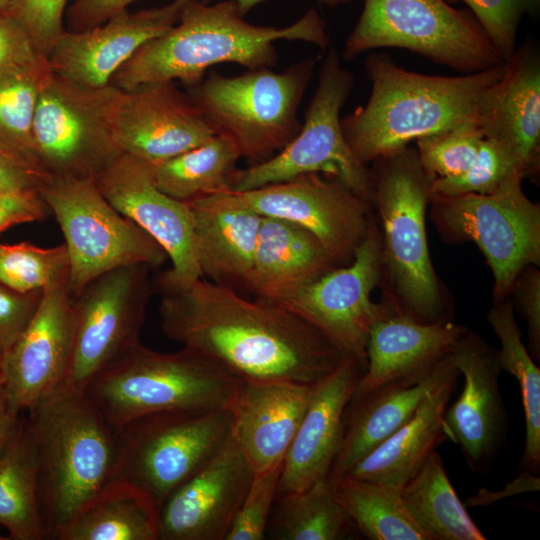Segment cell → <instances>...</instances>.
Here are the masks:
<instances>
[{"label": "cell", "instance_id": "obj_25", "mask_svg": "<svg viewBox=\"0 0 540 540\" xmlns=\"http://www.w3.org/2000/svg\"><path fill=\"white\" fill-rule=\"evenodd\" d=\"M478 124L485 137L505 144L524 176H535L540 164V56L531 42L505 61L498 81L485 91Z\"/></svg>", "mask_w": 540, "mask_h": 540}, {"label": "cell", "instance_id": "obj_26", "mask_svg": "<svg viewBox=\"0 0 540 540\" xmlns=\"http://www.w3.org/2000/svg\"><path fill=\"white\" fill-rule=\"evenodd\" d=\"M316 384L244 382L229 406L231 435L253 473L283 464Z\"/></svg>", "mask_w": 540, "mask_h": 540}, {"label": "cell", "instance_id": "obj_38", "mask_svg": "<svg viewBox=\"0 0 540 540\" xmlns=\"http://www.w3.org/2000/svg\"><path fill=\"white\" fill-rule=\"evenodd\" d=\"M51 72L43 56L0 71V143L45 172L35 151L33 122L41 89Z\"/></svg>", "mask_w": 540, "mask_h": 540}, {"label": "cell", "instance_id": "obj_14", "mask_svg": "<svg viewBox=\"0 0 540 540\" xmlns=\"http://www.w3.org/2000/svg\"><path fill=\"white\" fill-rule=\"evenodd\" d=\"M150 269L146 264L115 268L72 296L74 348L65 385L83 392L99 371L141 342L153 293Z\"/></svg>", "mask_w": 540, "mask_h": 540}, {"label": "cell", "instance_id": "obj_21", "mask_svg": "<svg viewBox=\"0 0 540 540\" xmlns=\"http://www.w3.org/2000/svg\"><path fill=\"white\" fill-rule=\"evenodd\" d=\"M181 5L173 0L161 7L127 9L91 29H65L47 58L50 68L82 86H107L142 45L176 24Z\"/></svg>", "mask_w": 540, "mask_h": 540}, {"label": "cell", "instance_id": "obj_20", "mask_svg": "<svg viewBox=\"0 0 540 540\" xmlns=\"http://www.w3.org/2000/svg\"><path fill=\"white\" fill-rule=\"evenodd\" d=\"M253 475L230 435L161 504L159 540H226Z\"/></svg>", "mask_w": 540, "mask_h": 540}, {"label": "cell", "instance_id": "obj_55", "mask_svg": "<svg viewBox=\"0 0 540 540\" xmlns=\"http://www.w3.org/2000/svg\"><path fill=\"white\" fill-rule=\"evenodd\" d=\"M4 391L3 353L0 351V395Z\"/></svg>", "mask_w": 540, "mask_h": 540}, {"label": "cell", "instance_id": "obj_49", "mask_svg": "<svg viewBox=\"0 0 540 540\" xmlns=\"http://www.w3.org/2000/svg\"><path fill=\"white\" fill-rule=\"evenodd\" d=\"M50 177L0 143V192L38 190Z\"/></svg>", "mask_w": 540, "mask_h": 540}, {"label": "cell", "instance_id": "obj_39", "mask_svg": "<svg viewBox=\"0 0 540 540\" xmlns=\"http://www.w3.org/2000/svg\"><path fill=\"white\" fill-rule=\"evenodd\" d=\"M69 277L65 244L39 247L29 242L0 243V284L18 292L43 291Z\"/></svg>", "mask_w": 540, "mask_h": 540}, {"label": "cell", "instance_id": "obj_45", "mask_svg": "<svg viewBox=\"0 0 540 540\" xmlns=\"http://www.w3.org/2000/svg\"><path fill=\"white\" fill-rule=\"evenodd\" d=\"M43 291L18 292L0 284V351L4 354L35 314Z\"/></svg>", "mask_w": 540, "mask_h": 540}, {"label": "cell", "instance_id": "obj_53", "mask_svg": "<svg viewBox=\"0 0 540 540\" xmlns=\"http://www.w3.org/2000/svg\"><path fill=\"white\" fill-rule=\"evenodd\" d=\"M179 3L183 4L188 1H199L202 3H209L211 0H177ZM266 0H235L238 12L241 16L245 17L255 6L264 2Z\"/></svg>", "mask_w": 540, "mask_h": 540}, {"label": "cell", "instance_id": "obj_9", "mask_svg": "<svg viewBox=\"0 0 540 540\" xmlns=\"http://www.w3.org/2000/svg\"><path fill=\"white\" fill-rule=\"evenodd\" d=\"M39 193L65 238L72 296L115 268H156L168 259L154 238L104 198L94 178L50 175Z\"/></svg>", "mask_w": 540, "mask_h": 540}, {"label": "cell", "instance_id": "obj_16", "mask_svg": "<svg viewBox=\"0 0 540 540\" xmlns=\"http://www.w3.org/2000/svg\"><path fill=\"white\" fill-rule=\"evenodd\" d=\"M228 192L261 216L287 220L311 232L338 266L351 262L372 221L369 201L321 173Z\"/></svg>", "mask_w": 540, "mask_h": 540}, {"label": "cell", "instance_id": "obj_24", "mask_svg": "<svg viewBox=\"0 0 540 540\" xmlns=\"http://www.w3.org/2000/svg\"><path fill=\"white\" fill-rule=\"evenodd\" d=\"M466 331L446 319L424 323L393 310L369 331L366 369L352 397L391 382H423Z\"/></svg>", "mask_w": 540, "mask_h": 540}, {"label": "cell", "instance_id": "obj_40", "mask_svg": "<svg viewBox=\"0 0 540 540\" xmlns=\"http://www.w3.org/2000/svg\"><path fill=\"white\" fill-rule=\"evenodd\" d=\"M515 174H523L510 149L499 140L484 137L473 164L462 174L434 178L431 197L490 194Z\"/></svg>", "mask_w": 540, "mask_h": 540}, {"label": "cell", "instance_id": "obj_44", "mask_svg": "<svg viewBox=\"0 0 540 540\" xmlns=\"http://www.w3.org/2000/svg\"><path fill=\"white\" fill-rule=\"evenodd\" d=\"M67 0H9L2 8L29 34L37 52L48 58L65 31Z\"/></svg>", "mask_w": 540, "mask_h": 540}, {"label": "cell", "instance_id": "obj_27", "mask_svg": "<svg viewBox=\"0 0 540 540\" xmlns=\"http://www.w3.org/2000/svg\"><path fill=\"white\" fill-rule=\"evenodd\" d=\"M460 375L449 352L436 365L430 388L413 415L345 475L401 489L448 439L443 418Z\"/></svg>", "mask_w": 540, "mask_h": 540}, {"label": "cell", "instance_id": "obj_35", "mask_svg": "<svg viewBox=\"0 0 540 540\" xmlns=\"http://www.w3.org/2000/svg\"><path fill=\"white\" fill-rule=\"evenodd\" d=\"M336 500L371 540H429L406 510L400 489L343 475L331 479Z\"/></svg>", "mask_w": 540, "mask_h": 540}, {"label": "cell", "instance_id": "obj_34", "mask_svg": "<svg viewBox=\"0 0 540 540\" xmlns=\"http://www.w3.org/2000/svg\"><path fill=\"white\" fill-rule=\"evenodd\" d=\"M241 154L227 135L217 133L205 143L150 165L154 184L168 196L187 202L230 189Z\"/></svg>", "mask_w": 540, "mask_h": 540}, {"label": "cell", "instance_id": "obj_3", "mask_svg": "<svg viewBox=\"0 0 540 540\" xmlns=\"http://www.w3.org/2000/svg\"><path fill=\"white\" fill-rule=\"evenodd\" d=\"M371 94L364 106L341 118L346 141L366 165L418 138L465 123H478L482 97L500 79L505 61L460 76L404 69L381 53L365 59Z\"/></svg>", "mask_w": 540, "mask_h": 540}, {"label": "cell", "instance_id": "obj_50", "mask_svg": "<svg viewBox=\"0 0 540 540\" xmlns=\"http://www.w3.org/2000/svg\"><path fill=\"white\" fill-rule=\"evenodd\" d=\"M135 1L75 0L67 11V30L79 32L99 26Z\"/></svg>", "mask_w": 540, "mask_h": 540}, {"label": "cell", "instance_id": "obj_32", "mask_svg": "<svg viewBox=\"0 0 540 540\" xmlns=\"http://www.w3.org/2000/svg\"><path fill=\"white\" fill-rule=\"evenodd\" d=\"M0 525L12 540L48 539L38 460L25 418L0 455Z\"/></svg>", "mask_w": 540, "mask_h": 540}, {"label": "cell", "instance_id": "obj_17", "mask_svg": "<svg viewBox=\"0 0 540 540\" xmlns=\"http://www.w3.org/2000/svg\"><path fill=\"white\" fill-rule=\"evenodd\" d=\"M94 181L117 211L146 231L167 253L172 266L156 278L172 285H186L202 277L190 209L186 202L157 188L149 164L120 154Z\"/></svg>", "mask_w": 540, "mask_h": 540}, {"label": "cell", "instance_id": "obj_19", "mask_svg": "<svg viewBox=\"0 0 540 540\" xmlns=\"http://www.w3.org/2000/svg\"><path fill=\"white\" fill-rule=\"evenodd\" d=\"M217 132L174 81H157L122 90L114 120L121 154L155 165L190 149Z\"/></svg>", "mask_w": 540, "mask_h": 540}, {"label": "cell", "instance_id": "obj_7", "mask_svg": "<svg viewBox=\"0 0 540 540\" xmlns=\"http://www.w3.org/2000/svg\"><path fill=\"white\" fill-rule=\"evenodd\" d=\"M314 67L315 60L307 58L282 72L267 67L230 77L211 72L187 93L251 166L273 157L299 133L298 107Z\"/></svg>", "mask_w": 540, "mask_h": 540}, {"label": "cell", "instance_id": "obj_43", "mask_svg": "<svg viewBox=\"0 0 540 540\" xmlns=\"http://www.w3.org/2000/svg\"><path fill=\"white\" fill-rule=\"evenodd\" d=\"M282 467L283 464L253 475L226 540H261L265 538Z\"/></svg>", "mask_w": 540, "mask_h": 540}, {"label": "cell", "instance_id": "obj_48", "mask_svg": "<svg viewBox=\"0 0 540 540\" xmlns=\"http://www.w3.org/2000/svg\"><path fill=\"white\" fill-rule=\"evenodd\" d=\"M48 207L38 190L0 192V233L45 218Z\"/></svg>", "mask_w": 540, "mask_h": 540}, {"label": "cell", "instance_id": "obj_36", "mask_svg": "<svg viewBox=\"0 0 540 540\" xmlns=\"http://www.w3.org/2000/svg\"><path fill=\"white\" fill-rule=\"evenodd\" d=\"M352 527L324 477L301 491L276 495L267 532L276 540H337Z\"/></svg>", "mask_w": 540, "mask_h": 540}, {"label": "cell", "instance_id": "obj_54", "mask_svg": "<svg viewBox=\"0 0 540 540\" xmlns=\"http://www.w3.org/2000/svg\"><path fill=\"white\" fill-rule=\"evenodd\" d=\"M321 4L328 7H337L341 4L350 2L351 0H318Z\"/></svg>", "mask_w": 540, "mask_h": 540}, {"label": "cell", "instance_id": "obj_23", "mask_svg": "<svg viewBox=\"0 0 540 540\" xmlns=\"http://www.w3.org/2000/svg\"><path fill=\"white\" fill-rule=\"evenodd\" d=\"M364 371L357 359L346 356L317 382L284 458L277 495L301 491L328 477L341 443L345 409Z\"/></svg>", "mask_w": 540, "mask_h": 540}, {"label": "cell", "instance_id": "obj_47", "mask_svg": "<svg viewBox=\"0 0 540 540\" xmlns=\"http://www.w3.org/2000/svg\"><path fill=\"white\" fill-rule=\"evenodd\" d=\"M40 56L24 27L0 9V71L29 64Z\"/></svg>", "mask_w": 540, "mask_h": 540}, {"label": "cell", "instance_id": "obj_42", "mask_svg": "<svg viewBox=\"0 0 540 540\" xmlns=\"http://www.w3.org/2000/svg\"><path fill=\"white\" fill-rule=\"evenodd\" d=\"M464 2L475 16L490 42L506 61L515 52L517 32L525 15L536 16L540 0H446Z\"/></svg>", "mask_w": 540, "mask_h": 540}, {"label": "cell", "instance_id": "obj_5", "mask_svg": "<svg viewBox=\"0 0 540 540\" xmlns=\"http://www.w3.org/2000/svg\"><path fill=\"white\" fill-rule=\"evenodd\" d=\"M244 382L192 348L162 353L140 342L91 378L83 392L117 429L154 413L228 409Z\"/></svg>", "mask_w": 540, "mask_h": 540}, {"label": "cell", "instance_id": "obj_12", "mask_svg": "<svg viewBox=\"0 0 540 540\" xmlns=\"http://www.w3.org/2000/svg\"><path fill=\"white\" fill-rule=\"evenodd\" d=\"M520 174L490 194L431 197L439 231L454 241H472L493 277L497 301L508 297L521 271L540 263V207L525 195Z\"/></svg>", "mask_w": 540, "mask_h": 540}, {"label": "cell", "instance_id": "obj_30", "mask_svg": "<svg viewBox=\"0 0 540 540\" xmlns=\"http://www.w3.org/2000/svg\"><path fill=\"white\" fill-rule=\"evenodd\" d=\"M434 370L419 384L391 382L351 398L329 478L347 474L413 415L430 388Z\"/></svg>", "mask_w": 540, "mask_h": 540}, {"label": "cell", "instance_id": "obj_18", "mask_svg": "<svg viewBox=\"0 0 540 540\" xmlns=\"http://www.w3.org/2000/svg\"><path fill=\"white\" fill-rule=\"evenodd\" d=\"M74 331L73 297L66 279L43 290L32 319L3 354L4 392L23 413L65 384Z\"/></svg>", "mask_w": 540, "mask_h": 540}, {"label": "cell", "instance_id": "obj_22", "mask_svg": "<svg viewBox=\"0 0 540 540\" xmlns=\"http://www.w3.org/2000/svg\"><path fill=\"white\" fill-rule=\"evenodd\" d=\"M450 356L464 376V386L444 413L446 434L448 440L460 446L472 469L487 471L505 426L496 352L480 337L466 331L451 348Z\"/></svg>", "mask_w": 540, "mask_h": 540}, {"label": "cell", "instance_id": "obj_28", "mask_svg": "<svg viewBox=\"0 0 540 540\" xmlns=\"http://www.w3.org/2000/svg\"><path fill=\"white\" fill-rule=\"evenodd\" d=\"M201 276L238 290L252 268L262 216L228 190L187 201Z\"/></svg>", "mask_w": 540, "mask_h": 540}, {"label": "cell", "instance_id": "obj_46", "mask_svg": "<svg viewBox=\"0 0 540 540\" xmlns=\"http://www.w3.org/2000/svg\"><path fill=\"white\" fill-rule=\"evenodd\" d=\"M512 292L515 293L517 307L527 322L531 356L539 360L540 272L535 265H529L521 271L514 283Z\"/></svg>", "mask_w": 540, "mask_h": 540}, {"label": "cell", "instance_id": "obj_29", "mask_svg": "<svg viewBox=\"0 0 540 540\" xmlns=\"http://www.w3.org/2000/svg\"><path fill=\"white\" fill-rule=\"evenodd\" d=\"M335 267L311 232L287 220L262 216L246 289L256 300L282 306Z\"/></svg>", "mask_w": 540, "mask_h": 540}, {"label": "cell", "instance_id": "obj_33", "mask_svg": "<svg viewBox=\"0 0 540 540\" xmlns=\"http://www.w3.org/2000/svg\"><path fill=\"white\" fill-rule=\"evenodd\" d=\"M403 504L429 540H484L433 451L400 489Z\"/></svg>", "mask_w": 540, "mask_h": 540}, {"label": "cell", "instance_id": "obj_4", "mask_svg": "<svg viewBox=\"0 0 540 540\" xmlns=\"http://www.w3.org/2000/svg\"><path fill=\"white\" fill-rule=\"evenodd\" d=\"M26 413L51 539L115 479L117 432L84 392L65 384Z\"/></svg>", "mask_w": 540, "mask_h": 540}, {"label": "cell", "instance_id": "obj_41", "mask_svg": "<svg viewBox=\"0 0 540 540\" xmlns=\"http://www.w3.org/2000/svg\"><path fill=\"white\" fill-rule=\"evenodd\" d=\"M484 137L475 122L420 137L416 140L419 161L435 178L460 175L475 161Z\"/></svg>", "mask_w": 540, "mask_h": 540}, {"label": "cell", "instance_id": "obj_2", "mask_svg": "<svg viewBox=\"0 0 540 540\" xmlns=\"http://www.w3.org/2000/svg\"><path fill=\"white\" fill-rule=\"evenodd\" d=\"M278 40L304 41L321 49L329 45L325 23L314 8L291 25L276 27L247 22L235 0L188 1L181 5L176 24L142 45L109 84L130 90L148 82L178 80L191 87L220 63L248 70L272 68L278 60Z\"/></svg>", "mask_w": 540, "mask_h": 540}, {"label": "cell", "instance_id": "obj_10", "mask_svg": "<svg viewBox=\"0 0 540 540\" xmlns=\"http://www.w3.org/2000/svg\"><path fill=\"white\" fill-rule=\"evenodd\" d=\"M353 87V74L342 66L340 54L331 47L299 133L270 159L237 169L229 190L247 191L315 172L340 181L372 203L371 172L356 157L341 127L340 111Z\"/></svg>", "mask_w": 540, "mask_h": 540}, {"label": "cell", "instance_id": "obj_51", "mask_svg": "<svg viewBox=\"0 0 540 540\" xmlns=\"http://www.w3.org/2000/svg\"><path fill=\"white\" fill-rule=\"evenodd\" d=\"M22 413L8 400L3 391L0 395V455L16 434L23 419Z\"/></svg>", "mask_w": 540, "mask_h": 540}, {"label": "cell", "instance_id": "obj_15", "mask_svg": "<svg viewBox=\"0 0 540 540\" xmlns=\"http://www.w3.org/2000/svg\"><path fill=\"white\" fill-rule=\"evenodd\" d=\"M382 267L381 235L372 220L350 263L329 270L280 307L311 324L366 369L371 327L398 309L371 299Z\"/></svg>", "mask_w": 540, "mask_h": 540}, {"label": "cell", "instance_id": "obj_6", "mask_svg": "<svg viewBox=\"0 0 540 540\" xmlns=\"http://www.w3.org/2000/svg\"><path fill=\"white\" fill-rule=\"evenodd\" d=\"M374 162L372 202L383 226V266L403 306L401 312L424 323L444 320L425 227L435 177L422 167L417 150L409 145Z\"/></svg>", "mask_w": 540, "mask_h": 540}, {"label": "cell", "instance_id": "obj_11", "mask_svg": "<svg viewBox=\"0 0 540 540\" xmlns=\"http://www.w3.org/2000/svg\"><path fill=\"white\" fill-rule=\"evenodd\" d=\"M231 428L229 409L160 412L131 420L116 429L115 479L134 485L160 509L223 446Z\"/></svg>", "mask_w": 540, "mask_h": 540}, {"label": "cell", "instance_id": "obj_37", "mask_svg": "<svg viewBox=\"0 0 540 540\" xmlns=\"http://www.w3.org/2000/svg\"><path fill=\"white\" fill-rule=\"evenodd\" d=\"M487 321L500 340L496 352L500 369L513 375L520 387L526 430L521 462L526 471L536 474L540 468V369L521 340L508 298L495 303Z\"/></svg>", "mask_w": 540, "mask_h": 540}, {"label": "cell", "instance_id": "obj_31", "mask_svg": "<svg viewBox=\"0 0 540 540\" xmlns=\"http://www.w3.org/2000/svg\"><path fill=\"white\" fill-rule=\"evenodd\" d=\"M51 539L159 540V507L134 485L115 479Z\"/></svg>", "mask_w": 540, "mask_h": 540}, {"label": "cell", "instance_id": "obj_8", "mask_svg": "<svg viewBox=\"0 0 540 540\" xmlns=\"http://www.w3.org/2000/svg\"><path fill=\"white\" fill-rule=\"evenodd\" d=\"M396 47L469 74L495 67L500 57L470 10L446 0H365L341 57Z\"/></svg>", "mask_w": 540, "mask_h": 540}, {"label": "cell", "instance_id": "obj_52", "mask_svg": "<svg viewBox=\"0 0 540 540\" xmlns=\"http://www.w3.org/2000/svg\"><path fill=\"white\" fill-rule=\"evenodd\" d=\"M539 489V478L536 477L535 474H532L528 471H523L521 475L517 479H515L513 482H511L504 490V492L501 493H492L485 490H482L485 492L483 494L479 491L478 495H475L474 497H471L468 502L470 506L475 505H484L490 502H493L495 500H498L506 494L507 491H511L514 494L521 493L524 491H534Z\"/></svg>", "mask_w": 540, "mask_h": 540}, {"label": "cell", "instance_id": "obj_13", "mask_svg": "<svg viewBox=\"0 0 540 540\" xmlns=\"http://www.w3.org/2000/svg\"><path fill=\"white\" fill-rule=\"evenodd\" d=\"M121 94L110 84L90 88L51 72L33 122L36 155L50 175L95 178L121 154L114 135Z\"/></svg>", "mask_w": 540, "mask_h": 540}, {"label": "cell", "instance_id": "obj_57", "mask_svg": "<svg viewBox=\"0 0 540 540\" xmlns=\"http://www.w3.org/2000/svg\"><path fill=\"white\" fill-rule=\"evenodd\" d=\"M5 539H7V537H3L0 535V540H5Z\"/></svg>", "mask_w": 540, "mask_h": 540}, {"label": "cell", "instance_id": "obj_56", "mask_svg": "<svg viewBox=\"0 0 540 540\" xmlns=\"http://www.w3.org/2000/svg\"><path fill=\"white\" fill-rule=\"evenodd\" d=\"M9 0H0V9L8 2Z\"/></svg>", "mask_w": 540, "mask_h": 540}, {"label": "cell", "instance_id": "obj_1", "mask_svg": "<svg viewBox=\"0 0 540 540\" xmlns=\"http://www.w3.org/2000/svg\"><path fill=\"white\" fill-rule=\"evenodd\" d=\"M165 335L217 361L248 383L312 385L346 357L289 310L199 278L172 285L154 277Z\"/></svg>", "mask_w": 540, "mask_h": 540}]
</instances>
